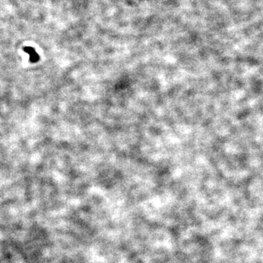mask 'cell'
Segmentation results:
<instances>
[{
    "instance_id": "cell-1",
    "label": "cell",
    "mask_w": 263,
    "mask_h": 263,
    "mask_svg": "<svg viewBox=\"0 0 263 263\" xmlns=\"http://www.w3.org/2000/svg\"><path fill=\"white\" fill-rule=\"evenodd\" d=\"M24 51L30 56V61L32 62H36V61H38L39 56L37 54V53H36L35 49L31 47H26L24 48Z\"/></svg>"
}]
</instances>
